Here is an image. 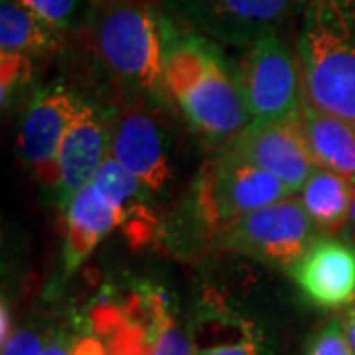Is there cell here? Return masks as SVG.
Listing matches in <instances>:
<instances>
[{
  "label": "cell",
  "instance_id": "484cf974",
  "mask_svg": "<svg viewBox=\"0 0 355 355\" xmlns=\"http://www.w3.org/2000/svg\"><path fill=\"white\" fill-rule=\"evenodd\" d=\"M343 330H345V336L355 352V308H352L347 312V316L343 318Z\"/></svg>",
  "mask_w": 355,
  "mask_h": 355
},
{
  "label": "cell",
  "instance_id": "83f0119b",
  "mask_svg": "<svg viewBox=\"0 0 355 355\" xmlns=\"http://www.w3.org/2000/svg\"><path fill=\"white\" fill-rule=\"evenodd\" d=\"M354 184H355V180H354Z\"/></svg>",
  "mask_w": 355,
  "mask_h": 355
},
{
  "label": "cell",
  "instance_id": "ffe728a7",
  "mask_svg": "<svg viewBox=\"0 0 355 355\" xmlns=\"http://www.w3.org/2000/svg\"><path fill=\"white\" fill-rule=\"evenodd\" d=\"M34 76L32 58L20 51H0V101L10 105Z\"/></svg>",
  "mask_w": 355,
  "mask_h": 355
},
{
  "label": "cell",
  "instance_id": "cb8c5ba5",
  "mask_svg": "<svg viewBox=\"0 0 355 355\" xmlns=\"http://www.w3.org/2000/svg\"><path fill=\"white\" fill-rule=\"evenodd\" d=\"M48 345V340L40 331L32 328L16 330L2 345V355H42Z\"/></svg>",
  "mask_w": 355,
  "mask_h": 355
},
{
  "label": "cell",
  "instance_id": "2e32d148",
  "mask_svg": "<svg viewBox=\"0 0 355 355\" xmlns=\"http://www.w3.org/2000/svg\"><path fill=\"white\" fill-rule=\"evenodd\" d=\"M296 125L318 168L355 180L354 121L326 113L304 97Z\"/></svg>",
  "mask_w": 355,
  "mask_h": 355
},
{
  "label": "cell",
  "instance_id": "9c48e42d",
  "mask_svg": "<svg viewBox=\"0 0 355 355\" xmlns=\"http://www.w3.org/2000/svg\"><path fill=\"white\" fill-rule=\"evenodd\" d=\"M109 154L148 191H162L172 180L166 130L144 101L125 103L109 121Z\"/></svg>",
  "mask_w": 355,
  "mask_h": 355
},
{
  "label": "cell",
  "instance_id": "4fadbf2b",
  "mask_svg": "<svg viewBox=\"0 0 355 355\" xmlns=\"http://www.w3.org/2000/svg\"><path fill=\"white\" fill-rule=\"evenodd\" d=\"M107 156L109 125L99 109L79 99L60 148V180L55 186L60 202L67 205L77 191L91 184Z\"/></svg>",
  "mask_w": 355,
  "mask_h": 355
},
{
  "label": "cell",
  "instance_id": "7a4b0ae2",
  "mask_svg": "<svg viewBox=\"0 0 355 355\" xmlns=\"http://www.w3.org/2000/svg\"><path fill=\"white\" fill-rule=\"evenodd\" d=\"M304 97L355 123V0H310L298 32Z\"/></svg>",
  "mask_w": 355,
  "mask_h": 355
},
{
  "label": "cell",
  "instance_id": "ac0fdd59",
  "mask_svg": "<svg viewBox=\"0 0 355 355\" xmlns=\"http://www.w3.org/2000/svg\"><path fill=\"white\" fill-rule=\"evenodd\" d=\"M354 186L352 178L316 166L302 186L298 200L302 202L318 231L324 235H334L349 221L355 198Z\"/></svg>",
  "mask_w": 355,
  "mask_h": 355
},
{
  "label": "cell",
  "instance_id": "4316f807",
  "mask_svg": "<svg viewBox=\"0 0 355 355\" xmlns=\"http://www.w3.org/2000/svg\"><path fill=\"white\" fill-rule=\"evenodd\" d=\"M349 225L354 227V233H355V198H354V203H352V211H349Z\"/></svg>",
  "mask_w": 355,
  "mask_h": 355
},
{
  "label": "cell",
  "instance_id": "9a60e30c",
  "mask_svg": "<svg viewBox=\"0 0 355 355\" xmlns=\"http://www.w3.org/2000/svg\"><path fill=\"white\" fill-rule=\"evenodd\" d=\"M119 227V214L97 186L91 182L67 203L65 214V275L83 265L97 245Z\"/></svg>",
  "mask_w": 355,
  "mask_h": 355
},
{
  "label": "cell",
  "instance_id": "30bf717a",
  "mask_svg": "<svg viewBox=\"0 0 355 355\" xmlns=\"http://www.w3.org/2000/svg\"><path fill=\"white\" fill-rule=\"evenodd\" d=\"M77 103L79 97L71 89L50 85L38 91L26 109L18 144L28 168L44 186H58L60 148Z\"/></svg>",
  "mask_w": 355,
  "mask_h": 355
},
{
  "label": "cell",
  "instance_id": "44dd1931",
  "mask_svg": "<svg viewBox=\"0 0 355 355\" xmlns=\"http://www.w3.org/2000/svg\"><path fill=\"white\" fill-rule=\"evenodd\" d=\"M42 20L60 30H69L85 16L87 0H18Z\"/></svg>",
  "mask_w": 355,
  "mask_h": 355
},
{
  "label": "cell",
  "instance_id": "d4e9b609",
  "mask_svg": "<svg viewBox=\"0 0 355 355\" xmlns=\"http://www.w3.org/2000/svg\"><path fill=\"white\" fill-rule=\"evenodd\" d=\"M12 316H10V308L6 306V300H2L0 306V345L8 342V338L12 336Z\"/></svg>",
  "mask_w": 355,
  "mask_h": 355
},
{
  "label": "cell",
  "instance_id": "52a82bcc",
  "mask_svg": "<svg viewBox=\"0 0 355 355\" xmlns=\"http://www.w3.org/2000/svg\"><path fill=\"white\" fill-rule=\"evenodd\" d=\"M296 191L280 178L221 148L198 180V214L211 229L280 202Z\"/></svg>",
  "mask_w": 355,
  "mask_h": 355
},
{
  "label": "cell",
  "instance_id": "8992f818",
  "mask_svg": "<svg viewBox=\"0 0 355 355\" xmlns=\"http://www.w3.org/2000/svg\"><path fill=\"white\" fill-rule=\"evenodd\" d=\"M310 0H162L164 14L180 28L247 48L304 12Z\"/></svg>",
  "mask_w": 355,
  "mask_h": 355
},
{
  "label": "cell",
  "instance_id": "277c9868",
  "mask_svg": "<svg viewBox=\"0 0 355 355\" xmlns=\"http://www.w3.org/2000/svg\"><path fill=\"white\" fill-rule=\"evenodd\" d=\"M91 328L109 355H191L190 336L176 322L170 296L154 284H139L121 302L95 306Z\"/></svg>",
  "mask_w": 355,
  "mask_h": 355
},
{
  "label": "cell",
  "instance_id": "d6986e66",
  "mask_svg": "<svg viewBox=\"0 0 355 355\" xmlns=\"http://www.w3.org/2000/svg\"><path fill=\"white\" fill-rule=\"evenodd\" d=\"M64 30L48 24L18 0H0V51L40 55L60 48Z\"/></svg>",
  "mask_w": 355,
  "mask_h": 355
},
{
  "label": "cell",
  "instance_id": "8fae6325",
  "mask_svg": "<svg viewBox=\"0 0 355 355\" xmlns=\"http://www.w3.org/2000/svg\"><path fill=\"white\" fill-rule=\"evenodd\" d=\"M221 148L275 174L294 191L302 190L306 180L316 170L296 121L251 123Z\"/></svg>",
  "mask_w": 355,
  "mask_h": 355
},
{
  "label": "cell",
  "instance_id": "7c38bea8",
  "mask_svg": "<svg viewBox=\"0 0 355 355\" xmlns=\"http://www.w3.org/2000/svg\"><path fill=\"white\" fill-rule=\"evenodd\" d=\"M310 304L338 310L355 302V247L331 235L318 237L288 268Z\"/></svg>",
  "mask_w": 355,
  "mask_h": 355
},
{
  "label": "cell",
  "instance_id": "e0dca14e",
  "mask_svg": "<svg viewBox=\"0 0 355 355\" xmlns=\"http://www.w3.org/2000/svg\"><path fill=\"white\" fill-rule=\"evenodd\" d=\"M191 355H261L253 322L217 302L198 310L190 330Z\"/></svg>",
  "mask_w": 355,
  "mask_h": 355
},
{
  "label": "cell",
  "instance_id": "5b68a950",
  "mask_svg": "<svg viewBox=\"0 0 355 355\" xmlns=\"http://www.w3.org/2000/svg\"><path fill=\"white\" fill-rule=\"evenodd\" d=\"M233 71L251 123H292L298 119L304 103L300 65H296L279 30L266 32L247 46Z\"/></svg>",
  "mask_w": 355,
  "mask_h": 355
},
{
  "label": "cell",
  "instance_id": "ba28073f",
  "mask_svg": "<svg viewBox=\"0 0 355 355\" xmlns=\"http://www.w3.org/2000/svg\"><path fill=\"white\" fill-rule=\"evenodd\" d=\"M316 229L302 202L288 196L219 229V245L288 270L316 241Z\"/></svg>",
  "mask_w": 355,
  "mask_h": 355
},
{
  "label": "cell",
  "instance_id": "603a6c76",
  "mask_svg": "<svg viewBox=\"0 0 355 355\" xmlns=\"http://www.w3.org/2000/svg\"><path fill=\"white\" fill-rule=\"evenodd\" d=\"M306 355H355L342 320H330L310 338Z\"/></svg>",
  "mask_w": 355,
  "mask_h": 355
},
{
  "label": "cell",
  "instance_id": "5bb4252c",
  "mask_svg": "<svg viewBox=\"0 0 355 355\" xmlns=\"http://www.w3.org/2000/svg\"><path fill=\"white\" fill-rule=\"evenodd\" d=\"M97 190L113 203L119 214V229L132 247L153 243L158 233V217L154 214L148 193L139 178L132 176L119 160L109 154L93 178Z\"/></svg>",
  "mask_w": 355,
  "mask_h": 355
},
{
  "label": "cell",
  "instance_id": "6da1fadb",
  "mask_svg": "<svg viewBox=\"0 0 355 355\" xmlns=\"http://www.w3.org/2000/svg\"><path fill=\"white\" fill-rule=\"evenodd\" d=\"M164 85L188 125L205 142L225 146L251 125L235 71L216 40L162 16Z\"/></svg>",
  "mask_w": 355,
  "mask_h": 355
},
{
  "label": "cell",
  "instance_id": "7402d4cb",
  "mask_svg": "<svg viewBox=\"0 0 355 355\" xmlns=\"http://www.w3.org/2000/svg\"><path fill=\"white\" fill-rule=\"evenodd\" d=\"M42 355H109L107 345L97 331H73V334H55Z\"/></svg>",
  "mask_w": 355,
  "mask_h": 355
},
{
  "label": "cell",
  "instance_id": "3957f363",
  "mask_svg": "<svg viewBox=\"0 0 355 355\" xmlns=\"http://www.w3.org/2000/svg\"><path fill=\"white\" fill-rule=\"evenodd\" d=\"M93 46L119 85L140 97L166 89L162 16L148 0H95Z\"/></svg>",
  "mask_w": 355,
  "mask_h": 355
}]
</instances>
